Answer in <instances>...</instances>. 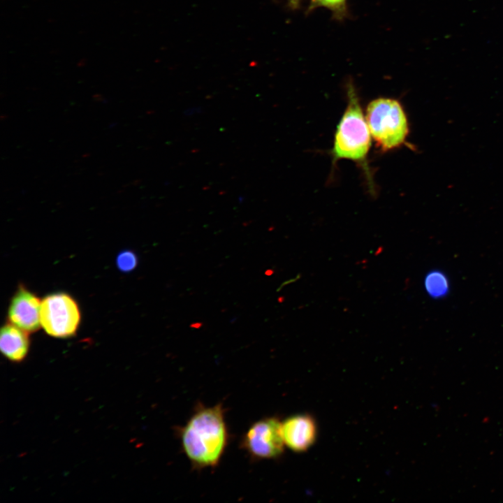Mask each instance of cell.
<instances>
[{
    "mask_svg": "<svg viewBox=\"0 0 503 503\" xmlns=\"http://www.w3.org/2000/svg\"><path fill=\"white\" fill-rule=\"evenodd\" d=\"M180 437L183 451L195 468L216 467L228 440L221 404L197 407L180 429Z\"/></svg>",
    "mask_w": 503,
    "mask_h": 503,
    "instance_id": "cell-1",
    "label": "cell"
},
{
    "mask_svg": "<svg viewBox=\"0 0 503 503\" xmlns=\"http://www.w3.org/2000/svg\"><path fill=\"white\" fill-rule=\"evenodd\" d=\"M347 105L337 126L330 152L333 163L340 159L356 162L362 166L370 181L367 157L371 146V135L358 95L351 82L347 84Z\"/></svg>",
    "mask_w": 503,
    "mask_h": 503,
    "instance_id": "cell-2",
    "label": "cell"
},
{
    "mask_svg": "<svg viewBox=\"0 0 503 503\" xmlns=\"http://www.w3.org/2000/svg\"><path fill=\"white\" fill-rule=\"evenodd\" d=\"M365 119L371 137L381 152L407 145L409 122L398 100L379 97L371 101L366 108Z\"/></svg>",
    "mask_w": 503,
    "mask_h": 503,
    "instance_id": "cell-3",
    "label": "cell"
},
{
    "mask_svg": "<svg viewBox=\"0 0 503 503\" xmlns=\"http://www.w3.org/2000/svg\"><path fill=\"white\" fill-rule=\"evenodd\" d=\"M81 321L78 303L65 292H55L42 299L41 325L45 332L55 338L75 335Z\"/></svg>",
    "mask_w": 503,
    "mask_h": 503,
    "instance_id": "cell-4",
    "label": "cell"
},
{
    "mask_svg": "<svg viewBox=\"0 0 503 503\" xmlns=\"http://www.w3.org/2000/svg\"><path fill=\"white\" fill-rule=\"evenodd\" d=\"M284 446L281 421L273 416L254 423L242 439V447L256 460L277 458L284 453Z\"/></svg>",
    "mask_w": 503,
    "mask_h": 503,
    "instance_id": "cell-5",
    "label": "cell"
},
{
    "mask_svg": "<svg viewBox=\"0 0 503 503\" xmlns=\"http://www.w3.org/2000/svg\"><path fill=\"white\" fill-rule=\"evenodd\" d=\"M41 302L33 291L23 284L19 285L8 305V321L29 333L37 331L41 327Z\"/></svg>",
    "mask_w": 503,
    "mask_h": 503,
    "instance_id": "cell-6",
    "label": "cell"
},
{
    "mask_svg": "<svg viewBox=\"0 0 503 503\" xmlns=\"http://www.w3.org/2000/svg\"><path fill=\"white\" fill-rule=\"evenodd\" d=\"M281 435L285 446L296 453L305 452L316 440L317 425L309 414L293 415L281 421Z\"/></svg>",
    "mask_w": 503,
    "mask_h": 503,
    "instance_id": "cell-7",
    "label": "cell"
},
{
    "mask_svg": "<svg viewBox=\"0 0 503 503\" xmlns=\"http://www.w3.org/2000/svg\"><path fill=\"white\" fill-rule=\"evenodd\" d=\"M29 333L14 324L6 322L0 333V349L10 361L20 363L27 357L29 347Z\"/></svg>",
    "mask_w": 503,
    "mask_h": 503,
    "instance_id": "cell-8",
    "label": "cell"
},
{
    "mask_svg": "<svg viewBox=\"0 0 503 503\" xmlns=\"http://www.w3.org/2000/svg\"><path fill=\"white\" fill-rule=\"evenodd\" d=\"M424 287L427 293L433 298L446 296L449 284L446 276L439 270H432L424 278Z\"/></svg>",
    "mask_w": 503,
    "mask_h": 503,
    "instance_id": "cell-9",
    "label": "cell"
},
{
    "mask_svg": "<svg viewBox=\"0 0 503 503\" xmlns=\"http://www.w3.org/2000/svg\"><path fill=\"white\" fill-rule=\"evenodd\" d=\"M318 8H326L337 20H343L348 16L347 0H309L307 13Z\"/></svg>",
    "mask_w": 503,
    "mask_h": 503,
    "instance_id": "cell-10",
    "label": "cell"
},
{
    "mask_svg": "<svg viewBox=\"0 0 503 503\" xmlns=\"http://www.w3.org/2000/svg\"><path fill=\"white\" fill-rule=\"evenodd\" d=\"M138 263V256L135 252L131 250L121 252L116 258L117 267L122 272H129L133 270Z\"/></svg>",
    "mask_w": 503,
    "mask_h": 503,
    "instance_id": "cell-11",
    "label": "cell"
},
{
    "mask_svg": "<svg viewBox=\"0 0 503 503\" xmlns=\"http://www.w3.org/2000/svg\"><path fill=\"white\" fill-rule=\"evenodd\" d=\"M286 2L287 5L290 8H291L292 10H296L299 8L301 3V0H286Z\"/></svg>",
    "mask_w": 503,
    "mask_h": 503,
    "instance_id": "cell-12",
    "label": "cell"
}]
</instances>
